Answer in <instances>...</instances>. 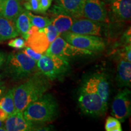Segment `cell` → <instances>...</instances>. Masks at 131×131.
<instances>
[{"label": "cell", "mask_w": 131, "mask_h": 131, "mask_svg": "<svg viewBox=\"0 0 131 131\" xmlns=\"http://www.w3.org/2000/svg\"><path fill=\"white\" fill-rule=\"evenodd\" d=\"M39 71L48 80H60L70 69L69 61L53 55H42L37 61Z\"/></svg>", "instance_id": "4"}, {"label": "cell", "mask_w": 131, "mask_h": 131, "mask_svg": "<svg viewBox=\"0 0 131 131\" xmlns=\"http://www.w3.org/2000/svg\"><path fill=\"white\" fill-rule=\"evenodd\" d=\"M84 0H56V5L60 10L73 18L83 17Z\"/></svg>", "instance_id": "15"}, {"label": "cell", "mask_w": 131, "mask_h": 131, "mask_svg": "<svg viewBox=\"0 0 131 131\" xmlns=\"http://www.w3.org/2000/svg\"><path fill=\"white\" fill-rule=\"evenodd\" d=\"M0 108L6 111L9 116L15 112L14 100V88L9 89L4 95L0 97Z\"/></svg>", "instance_id": "21"}, {"label": "cell", "mask_w": 131, "mask_h": 131, "mask_svg": "<svg viewBox=\"0 0 131 131\" xmlns=\"http://www.w3.org/2000/svg\"><path fill=\"white\" fill-rule=\"evenodd\" d=\"M118 86L120 88H130L131 84V63L123 58L119 59L117 64L116 76Z\"/></svg>", "instance_id": "17"}, {"label": "cell", "mask_w": 131, "mask_h": 131, "mask_svg": "<svg viewBox=\"0 0 131 131\" xmlns=\"http://www.w3.org/2000/svg\"><path fill=\"white\" fill-rule=\"evenodd\" d=\"M0 130L1 131L6 130V129H5V127H4V124H3V122H1V120H0Z\"/></svg>", "instance_id": "33"}, {"label": "cell", "mask_w": 131, "mask_h": 131, "mask_svg": "<svg viewBox=\"0 0 131 131\" xmlns=\"http://www.w3.org/2000/svg\"><path fill=\"white\" fill-rule=\"evenodd\" d=\"M4 91H5V87L4 86H2L0 87V97L3 95Z\"/></svg>", "instance_id": "34"}, {"label": "cell", "mask_w": 131, "mask_h": 131, "mask_svg": "<svg viewBox=\"0 0 131 131\" xmlns=\"http://www.w3.org/2000/svg\"><path fill=\"white\" fill-rule=\"evenodd\" d=\"M18 35L14 21L0 15V42L16 38Z\"/></svg>", "instance_id": "19"}, {"label": "cell", "mask_w": 131, "mask_h": 131, "mask_svg": "<svg viewBox=\"0 0 131 131\" xmlns=\"http://www.w3.org/2000/svg\"><path fill=\"white\" fill-rule=\"evenodd\" d=\"M25 44L26 46L30 47L32 50L39 53L46 52L50 45L45 33L38 27L25 40Z\"/></svg>", "instance_id": "13"}, {"label": "cell", "mask_w": 131, "mask_h": 131, "mask_svg": "<svg viewBox=\"0 0 131 131\" xmlns=\"http://www.w3.org/2000/svg\"><path fill=\"white\" fill-rule=\"evenodd\" d=\"M105 130L106 131H122L121 122L114 117H108L106 121Z\"/></svg>", "instance_id": "23"}, {"label": "cell", "mask_w": 131, "mask_h": 131, "mask_svg": "<svg viewBox=\"0 0 131 131\" xmlns=\"http://www.w3.org/2000/svg\"><path fill=\"white\" fill-rule=\"evenodd\" d=\"M49 88L48 79L40 71L32 74L27 81L14 88L15 110L23 111L30 103L43 95Z\"/></svg>", "instance_id": "1"}, {"label": "cell", "mask_w": 131, "mask_h": 131, "mask_svg": "<svg viewBox=\"0 0 131 131\" xmlns=\"http://www.w3.org/2000/svg\"><path fill=\"white\" fill-rule=\"evenodd\" d=\"M93 53V52L90 50L78 48L70 45L60 36L50 43L48 49L46 51V55H55L68 61L77 57L91 55Z\"/></svg>", "instance_id": "6"}, {"label": "cell", "mask_w": 131, "mask_h": 131, "mask_svg": "<svg viewBox=\"0 0 131 131\" xmlns=\"http://www.w3.org/2000/svg\"><path fill=\"white\" fill-rule=\"evenodd\" d=\"M23 9L19 0H0V15L14 22Z\"/></svg>", "instance_id": "18"}, {"label": "cell", "mask_w": 131, "mask_h": 131, "mask_svg": "<svg viewBox=\"0 0 131 131\" xmlns=\"http://www.w3.org/2000/svg\"><path fill=\"white\" fill-rule=\"evenodd\" d=\"M104 1H106V2H107V3H111L112 2H113L114 1H115V0H104Z\"/></svg>", "instance_id": "36"}, {"label": "cell", "mask_w": 131, "mask_h": 131, "mask_svg": "<svg viewBox=\"0 0 131 131\" xmlns=\"http://www.w3.org/2000/svg\"><path fill=\"white\" fill-rule=\"evenodd\" d=\"M8 117H9V115H8L7 113L1 108H0V120L1 122H4L7 118Z\"/></svg>", "instance_id": "31"}, {"label": "cell", "mask_w": 131, "mask_h": 131, "mask_svg": "<svg viewBox=\"0 0 131 131\" xmlns=\"http://www.w3.org/2000/svg\"><path fill=\"white\" fill-rule=\"evenodd\" d=\"M24 117L32 123H45L56 119L59 106L55 98L50 94H45L30 103L23 111Z\"/></svg>", "instance_id": "2"}, {"label": "cell", "mask_w": 131, "mask_h": 131, "mask_svg": "<svg viewBox=\"0 0 131 131\" xmlns=\"http://www.w3.org/2000/svg\"><path fill=\"white\" fill-rule=\"evenodd\" d=\"M16 29L19 35L22 36L24 40H27V33L32 26L26 10L23 9L15 20Z\"/></svg>", "instance_id": "20"}, {"label": "cell", "mask_w": 131, "mask_h": 131, "mask_svg": "<svg viewBox=\"0 0 131 131\" xmlns=\"http://www.w3.org/2000/svg\"><path fill=\"white\" fill-rule=\"evenodd\" d=\"M3 84H4V82H3L2 80H1V78H0V87L3 86Z\"/></svg>", "instance_id": "35"}, {"label": "cell", "mask_w": 131, "mask_h": 131, "mask_svg": "<svg viewBox=\"0 0 131 131\" xmlns=\"http://www.w3.org/2000/svg\"><path fill=\"white\" fill-rule=\"evenodd\" d=\"M53 0H39V13L45 14L50 8Z\"/></svg>", "instance_id": "28"}, {"label": "cell", "mask_w": 131, "mask_h": 131, "mask_svg": "<svg viewBox=\"0 0 131 131\" xmlns=\"http://www.w3.org/2000/svg\"><path fill=\"white\" fill-rule=\"evenodd\" d=\"M41 29L46 34L49 43H51L55 38H57V37L61 35L60 33H59L57 31V29L55 28V27L51 23L49 24L46 27H44V28Z\"/></svg>", "instance_id": "24"}, {"label": "cell", "mask_w": 131, "mask_h": 131, "mask_svg": "<svg viewBox=\"0 0 131 131\" xmlns=\"http://www.w3.org/2000/svg\"><path fill=\"white\" fill-rule=\"evenodd\" d=\"M69 31L83 35L100 37L101 35V26L99 22L81 17L73 19L72 25Z\"/></svg>", "instance_id": "11"}, {"label": "cell", "mask_w": 131, "mask_h": 131, "mask_svg": "<svg viewBox=\"0 0 131 131\" xmlns=\"http://www.w3.org/2000/svg\"><path fill=\"white\" fill-rule=\"evenodd\" d=\"M130 91L126 88L122 91H119L115 96L112 103L111 114L119 122L123 123L130 117Z\"/></svg>", "instance_id": "8"}, {"label": "cell", "mask_w": 131, "mask_h": 131, "mask_svg": "<svg viewBox=\"0 0 131 131\" xmlns=\"http://www.w3.org/2000/svg\"><path fill=\"white\" fill-rule=\"evenodd\" d=\"M111 9L116 20H130L131 17V0H115L111 3Z\"/></svg>", "instance_id": "16"}, {"label": "cell", "mask_w": 131, "mask_h": 131, "mask_svg": "<svg viewBox=\"0 0 131 131\" xmlns=\"http://www.w3.org/2000/svg\"><path fill=\"white\" fill-rule=\"evenodd\" d=\"M52 12L54 16L50 19L51 24L57 31L61 34L69 30L74 18L66 13L63 12L55 5L52 10Z\"/></svg>", "instance_id": "14"}, {"label": "cell", "mask_w": 131, "mask_h": 131, "mask_svg": "<svg viewBox=\"0 0 131 131\" xmlns=\"http://www.w3.org/2000/svg\"><path fill=\"white\" fill-rule=\"evenodd\" d=\"M8 46L16 49H23L26 47L25 40L22 38H16L8 42Z\"/></svg>", "instance_id": "26"}, {"label": "cell", "mask_w": 131, "mask_h": 131, "mask_svg": "<svg viewBox=\"0 0 131 131\" xmlns=\"http://www.w3.org/2000/svg\"><path fill=\"white\" fill-rule=\"evenodd\" d=\"M23 52H24V53L26 54L27 56H29L30 58H32L33 60H35V61H38L41 58L42 56V53H39L34 51V50H32L30 47L28 46H26L23 49V50H22Z\"/></svg>", "instance_id": "27"}, {"label": "cell", "mask_w": 131, "mask_h": 131, "mask_svg": "<svg viewBox=\"0 0 131 131\" xmlns=\"http://www.w3.org/2000/svg\"><path fill=\"white\" fill-rule=\"evenodd\" d=\"M23 6L27 10L39 13V0H26Z\"/></svg>", "instance_id": "25"}, {"label": "cell", "mask_w": 131, "mask_h": 131, "mask_svg": "<svg viewBox=\"0 0 131 131\" xmlns=\"http://www.w3.org/2000/svg\"><path fill=\"white\" fill-rule=\"evenodd\" d=\"M123 38H124V41H125L126 45L128 44H130V27H129V29H127V30L124 32V35H123Z\"/></svg>", "instance_id": "30"}, {"label": "cell", "mask_w": 131, "mask_h": 131, "mask_svg": "<svg viewBox=\"0 0 131 131\" xmlns=\"http://www.w3.org/2000/svg\"><path fill=\"white\" fill-rule=\"evenodd\" d=\"M78 101L80 109L86 115L100 117L107 111V105L95 92L81 88Z\"/></svg>", "instance_id": "5"}, {"label": "cell", "mask_w": 131, "mask_h": 131, "mask_svg": "<svg viewBox=\"0 0 131 131\" xmlns=\"http://www.w3.org/2000/svg\"><path fill=\"white\" fill-rule=\"evenodd\" d=\"M4 64L6 75L15 81L28 78L39 71L37 61L23 52L9 54Z\"/></svg>", "instance_id": "3"}, {"label": "cell", "mask_w": 131, "mask_h": 131, "mask_svg": "<svg viewBox=\"0 0 131 131\" xmlns=\"http://www.w3.org/2000/svg\"><path fill=\"white\" fill-rule=\"evenodd\" d=\"M4 127L7 131H29L34 129V123L24 117L23 111H15L5 120Z\"/></svg>", "instance_id": "12"}, {"label": "cell", "mask_w": 131, "mask_h": 131, "mask_svg": "<svg viewBox=\"0 0 131 131\" xmlns=\"http://www.w3.org/2000/svg\"><path fill=\"white\" fill-rule=\"evenodd\" d=\"M83 16L96 22H109L107 9L102 0H84Z\"/></svg>", "instance_id": "10"}, {"label": "cell", "mask_w": 131, "mask_h": 131, "mask_svg": "<svg viewBox=\"0 0 131 131\" xmlns=\"http://www.w3.org/2000/svg\"><path fill=\"white\" fill-rule=\"evenodd\" d=\"M121 58L124 59L126 61L131 62V45L128 44L124 49V51L121 54Z\"/></svg>", "instance_id": "29"}, {"label": "cell", "mask_w": 131, "mask_h": 131, "mask_svg": "<svg viewBox=\"0 0 131 131\" xmlns=\"http://www.w3.org/2000/svg\"><path fill=\"white\" fill-rule=\"evenodd\" d=\"M26 12L30 19L32 26H35L38 29L44 28L51 23V20L48 17L35 15L30 12V11H28L27 10H26Z\"/></svg>", "instance_id": "22"}, {"label": "cell", "mask_w": 131, "mask_h": 131, "mask_svg": "<svg viewBox=\"0 0 131 131\" xmlns=\"http://www.w3.org/2000/svg\"><path fill=\"white\" fill-rule=\"evenodd\" d=\"M62 38L70 45L93 52L102 51L105 43L102 38L95 35H83L68 31L63 33Z\"/></svg>", "instance_id": "7"}, {"label": "cell", "mask_w": 131, "mask_h": 131, "mask_svg": "<svg viewBox=\"0 0 131 131\" xmlns=\"http://www.w3.org/2000/svg\"><path fill=\"white\" fill-rule=\"evenodd\" d=\"M81 88L96 92L107 105L109 95V83L104 74L98 73L90 75L84 80Z\"/></svg>", "instance_id": "9"}, {"label": "cell", "mask_w": 131, "mask_h": 131, "mask_svg": "<svg viewBox=\"0 0 131 131\" xmlns=\"http://www.w3.org/2000/svg\"><path fill=\"white\" fill-rule=\"evenodd\" d=\"M7 58V54L5 52L0 51V68L4 64Z\"/></svg>", "instance_id": "32"}]
</instances>
